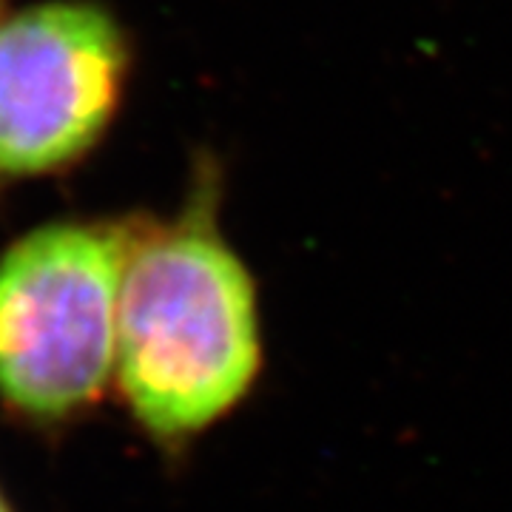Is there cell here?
<instances>
[{
  "mask_svg": "<svg viewBox=\"0 0 512 512\" xmlns=\"http://www.w3.org/2000/svg\"><path fill=\"white\" fill-rule=\"evenodd\" d=\"M205 191L171 228L134 239L117 311V379L160 439L222 419L262 365L256 291Z\"/></svg>",
  "mask_w": 512,
  "mask_h": 512,
  "instance_id": "6da1fadb",
  "label": "cell"
},
{
  "mask_svg": "<svg viewBox=\"0 0 512 512\" xmlns=\"http://www.w3.org/2000/svg\"><path fill=\"white\" fill-rule=\"evenodd\" d=\"M134 237L46 225L0 256V396L35 419L94 402L117 367V311Z\"/></svg>",
  "mask_w": 512,
  "mask_h": 512,
  "instance_id": "7a4b0ae2",
  "label": "cell"
},
{
  "mask_svg": "<svg viewBox=\"0 0 512 512\" xmlns=\"http://www.w3.org/2000/svg\"><path fill=\"white\" fill-rule=\"evenodd\" d=\"M126 46L89 3H46L0 26V174H40L109 126Z\"/></svg>",
  "mask_w": 512,
  "mask_h": 512,
  "instance_id": "3957f363",
  "label": "cell"
},
{
  "mask_svg": "<svg viewBox=\"0 0 512 512\" xmlns=\"http://www.w3.org/2000/svg\"><path fill=\"white\" fill-rule=\"evenodd\" d=\"M0 512H12L9 507H6V501H3V495H0Z\"/></svg>",
  "mask_w": 512,
  "mask_h": 512,
  "instance_id": "277c9868",
  "label": "cell"
}]
</instances>
